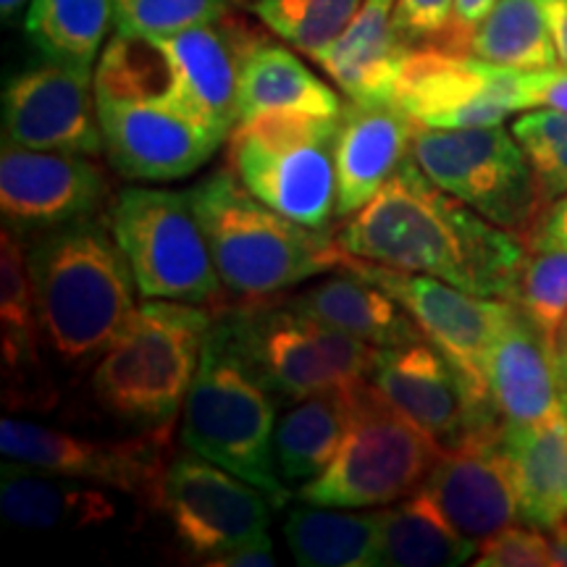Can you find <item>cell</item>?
I'll use <instances>...</instances> for the list:
<instances>
[{"instance_id": "1", "label": "cell", "mask_w": 567, "mask_h": 567, "mask_svg": "<svg viewBox=\"0 0 567 567\" xmlns=\"http://www.w3.org/2000/svg\"><path fill=\"white\" fill-rule=\"evenodd\" d=\"M337 243L352 258L436 276L481 297L515 300L528 258L520 234L496 226L431 182L408 158L358 213Z\"/></svg>"}, {"instance_id": "2", "label": "cell", "mask_w": 567, "mask_h": 567, "mask_svg": "<svg viewBox=\"0 0 567 567\" xmlns=\"http://www.w3.org/2000/svg\"><path fill=\"white\" fill-rule=\"evenodd\" d=\"M27 258L42 350L61 365L101 358L137 308V281L109 218L34 234Z\"/></svg>"}, {"instance_id": "3", "label": "cell", "mask_w": 567, "mask_h": 567, "mask_svg": "<svg viewBox=\"0 0 567 567\" xmlns=\"http://www.w3.org/2000/svg\"><path fill=\"white\" fill-rule=\"evenodd\" d=\"M281 400L247 354L231 318H213L182 408V444L258 486L274 507L289 502L274 457Z\"/></svg>"}, {"instance_id": "4", "label": "cell", "mask_w": 567, "mask_h": 567, "mask_svg": "<svg viewBox=\"0 0 567 567\" xmlns=\"http://www.w3.org/2000/svg\"><path fill=\"white\" fill-rule=\"evenodd\" d=\"M224 289L247 302L339 271L347 252L326 229H310L250 195L229 166L187 189Z\"/></svg>"}, {"instance_id": "5", "label": "cell", "mask_w": 567, "mask_h": 567, "mask_svg": "<svg viewBox=\"0 0 567 567\" xmlns=\"http://www.w3.org/2000/svg\"><path fill=\"white\" fill-rule=\"evenodd\" d=\"M213 316L195 302L147 300L105 347L92 371V394L126 423H172L200 368Z\"/></svg>"}, {"instance_id": "6", "label": "cell", "mask_w": 567, "mask_h": 567, "mask_svg": "<svg viewBox=\"0 0 567 567\" xmlns=\"http://www.w3.org/2000/svg\"><path fill=\"white\" fill-rule=\"evenodd\" d=\"M339 116L268 111L243 118L226 137V166L281 216L326 229L337 218Z\"/></svg>"}, {"instance_id": "7", "label": "cell", "mask_w": 567, "mask_h": 567, "mask_svg": "<svg viewBox=\"0 0 567 567\" xmlns=\"http://www.w3.org/2000/svg\"><path fill=\"white\" fill-rule=\"evenodd\" d=\"M442 452L365 381L342 446L321 476L297 486V499L350 509L394 505L425 484Z\"/></svg>"}, {"instance_id": "8", "label": "cell", "mask_w": 567, "mask_h": 567, "mask_svg": "<svg viewBox=\"0 0 567 567\" xmlns=\"http://www.w3.org/2000/svg\"><path fill=\"white\" fill-rule=\"evenodd\" d=\"M109 221L145 300H218L224 281L189 193L126 187L113 197Z\"/></svg>"}, {"instance_id": "9", "label": "cell", "mask_w": 567, "mask_h": 567, "mask_svg": "<svg viewBox=\"0 0 567 567\" xmlns=\"http://www.w3.org/2000/svg\"><path fill=\"white\" fill-rule=\"evenodd\" d=\"M247 354L281 402L358 389L379 365L381 347L339 331L287 302H260L231 313Z\"/></svg>"}, {"instance_id": "10", "label": "cell", "mask_w": 567, "mask_h": 567, "mask_svg": "<svg viewBox=\"0 0 567 567\" xmlns=\"http://www.w3.org/2000/svg\"><path fill=\"white\" fill-rule=\"evenodd\" d=\"M413 158L431 182L523 239L547 210L526 153L502 124L473 130L417 126Z\"/></svg>"}, {"instance_id": "11", "label": "cell", "mask_w": 567, "mask_h": 567, "mask_svg": "<svg viewBox=\"0 0 567 567\" xmlns=\"http://www.w3.org/2000/svg\"><path fill=\"white\" fill-rule=\"evenodd\" d=\"M153 507L168 517L182 549L203 565L268 538L276 509L258 486L193 450L179 452L166 465Z\"/></svg>"}, {"instance_id": "12", "label": "cell", "mask_w": 567, "mask_h": 567, "mask_svg": "<svg viewBox=\"0 0 567 567\" xmlns=\"http://www.w3.org/2000/svg\"><path fill=\"white\" fill-rule=\"evenodd\" d=\"M172 425L174 421L153 425L140 436L95 442L34 421L3 417L0 452L6 460H17L40 471L118 488L153 507L163 471L174 457Z\"/></svg>"}, {"instance_id": "13", "label": "cell", "mask_w": 567, "mask_h": 567, "mask_svg": "<svg viewBox=\"0 0 567 567\" xmlns=\"http://www.w3.org/2000/svg\"><path fill=\"white\" fill-rule=\"evenodd\" d=\"M523 74L526 71L436 45L413 48L402 66L394 103L429 130L496 126L509 113L526 111Z\"/></svg>"}, {"instance_id": "14", "label": "cell", "mask_w": 567, "mask_h": 567, "mask_svg": "<svg viewBox=\"0 0 567 567\" xmlns=\"http://www.w3.org/2000/svg\"><path fill=\"white\" fill-rule=\"evenodd\" d=\"M339 271H352L386 289L421 326L423 337L446 354L452 365L488 396L486 363L492 347L513 316L515 302L499 297H481L452 287L436 276L400 271L347 255ZM492 400V396H488ZM494 405V402H492Z\"/></svg>"}, {"instance_id": "15", "label": "cell", "mask_w": 567, "mask_h": 567, "mask_svg": "<svg viewBox=\"0 0 567 567\" xmlns=\"http://www.w3.org/2000/svg\"><path fill=\"white\" fill-rule=\"evenodd\" d=\"M371 384L442 450L502 431L492 400L478 392L429 339L381 350Z\"/></svg>"}, {"instance_id": "16", "label": "cell", "mask_w": 567, "mask_h": 567, "mask_svg": "<svg viewBox=\"0 0 567 567\" xmlns=\"http://www.w3.org/2000/svg\"><path fill=\"white\" fill-rule=\"evenodd\" d=\"M105 158L130 182H174L193 176L226 140L168 97L97 101Z\"/></svg>"}, {"instance_id": "17", "label": "cell", "mask_w": 567, "mask_h": 567, "mask_svg": "<svg viewBox=\"0 0 567 567\" xmlns=\"http://www.w3.org/2000/svg\"><path fill=\"white\" fill-rule=\"evenodd\" d=\"M3 140L30 151L105 153L95 71L45 59L6 84Z\"/></svg>"}, {"instance_id": "18", "label": "cell", "mask_w": 567, "mask_h": 567, "mask_svg": "<svg viewBox=\"0 0 567 567\" xmlns=\"http://www.w3.org/2000/svg\"><path fill=\"white\" fill-rule=\"evenodd\" d=\"M111 184L92 155L30 151L3 140L0 210L13 231L42 234L101 213Z\"/></svg>"}, {"instance_id": "19", "label": "cell", "mask_w": 567, "mask_h": 567, "mask_svg": "<svg viewBox=\"0 0 567 567\" xmlns=\"http://www.w3.org/2000/svg\"><path fill=\"white\" fill-rule=\"evenodd\" d=\"M255 38L237 13L155 38L172 61L174 103L224 137L239 122V84Z\"/></svg>"}, {"instance_id": "20", "label": "cell", "mask_w": 567, "mask_h": 567, "mask_svg": "<svg viewBox=\"0 0 567 567\" xmlns=\"http://www.w3.org/2000/svg\"><path fill=\"white\" fill-rule=\"evenodd\" d=\"M446 520L473 542H486L520 517L502 431L444 450L421 486Z\"/></svg>"}, {"instance_id": "21", "label": "cell", "mask_w": 567, "mask_h": 567, "mask_svg": "<svg viewBox=\"0 0 567 567\" xmlns=\"http://www.w3.org/2000/svg\"><path fill=\"white\" fill-rule=\"evenodd\" d=\"M486 384L505 425H538L567 413L557 347L517 305L488 354Z\"/></svg>"}, {"instance_id": "22", "label": "cell", "mask_w": 567, "mask_h": 567, "mask_svg": "<svg viewBox=\"0 0 567 567\" xmlns=\"http://www.w3.org/2000/svg\"><path fill=\"white\" fill-rule=\"evenodd\" d=\"M417 124L396 103H347L337 137V218L358 213L413 151Z\"/></svg>"}, {"instance_id": "23", "label": "cell", "mask_w": 567, "mask_h": 567, "mask_svg": "<svg viewBox=\"0 0 567 567\" xmlns=\"http://www.w3.org/2000/svg\"><path fill=\"white\" fill-rule=\"evenodd\" d=\"M0 347L3 400L11 410L48 405L51 384L42 365V334L27 258L24 234L3 226L0 234Z\"/></svg>"}, {"instance_id": "24", "label": "cell", "mask_w": 567, "mask_h": 567, "mask_svg": "<svg viewBox=\"0 0 567 567\" xmlns=\"http://www.w3.org/2000/svg\"><path fill=\"white\" fill-rule=\"evenodd\" d=\"M396 0H363L344 32L313 55L352 103H394L402 66L413 48L394 30Z\"/></svg>"}, {"instance_id": "25", "label": "cell", "mask_w": 567, "mask_h": 567, "mask_svg": "<svg viewBox=\"0 0 567 567\" xmlns=\"http://www.w3.org/2000/svg\"><path fill=\"white\" fill-rule=\"evenodd\" d=\"M0 513L11 526L24 530H82L113 520L116 505L87 481L11 460L0 476Z\"/></svg>"}, {"instance_id": "26", "label": "cell", "mask_w": 567, "mask_h": 567, "mask_svg": "<svg viewBox=\"0 0 567 567\" xmlns=\"http://www.w3.org/2000/svg\"><path fill=\"white\" fill-rule=\"evenodd\" d=\"M287 305L381 350L425 339L415 318L386 289L352 271L326 276Z\"/></svg>"}, {"instance_id": "27", "label": "cell", "mask_w": 567, "mask_h": 567, "mask_svg": "<svg viewBox=\"0 0 567 567\" xmlns=\"http://www.w3.org/2000/svg\"><path fill=\"white\" fill-rule=\"evenodd\" d=\"M517 507L526 526L551 530L567 520V413L538 425L502 423Z\"/></svg>"}, {"instance_id": "28", "label": "cell", "mask_w": 567, "mask_h": 567, "mask_svg": "<svg viewBox=\"0 0 567 567\" xmlns=\"http://www.w3.org/2000/svg\"><path fill=\"white\" fill-rule=\"evenodd\" d=\"M342 97L313 74L300 55L281 42L255 38L247 51L239 84V122L268 111H302L316 116H339ZM237 122V124H239Z\"/></svg>"}, {"instance_id": "29", "label": "cell", "mask_w": 567, "mask_h": 567, "mask_svg": "<svg viewBox=\"0 0 567 567\" xmlns=\"http://www.w3.org/2000/svg\"><path fill=\"white\" fill-rule=\"evenodd\" d=\"M358 389L289 402L274 431V457L284 484L302 486L329 467L350 429Z\"/></svg>"}, {"instance_id": "30", "label": "cell", "mask_w": 567, "mask_h": 567, "mask_svg": "<svg viewBox=\"0 0 567 567\" xmlns=\"http://www.w3.org/2000/svg\"><path fill=\"white\" fill-rule=\"evenodd\" d=\"M379 563L384 567H455L478 555L481 544L452 526L423 488L379 509Z\"/></svg>"}, {"instance_id": "31", "label": "cell", "mask_w": 567, "mask_h": 567, "mask_svg": "<svg viewBox=\"0 0 567 567\" xmlns=\"http://www.w3.org/2000/svg\"><path fill=\"white\" fill-rule=\"evenodd\" d=\"M284 538L302 567H375L381 517L350 507L300 505L284 520Z\"/></svg>"}, {"instance_id": "32", "label": "cell", "mask_w": 567, "mask_h": 567, "mask_svg": "<svg viewBox=\"0 0 567 567\" xmlns=\"http://www.w3.org/2000/svg\"><path fill=\"white\" fill-rule=\"evenodd\" d=\"M463 53L515 71H542L559 63L544 0H496Z\"/></svg>"}, {"instance_id": "33", "label": "cell", "mask_w": 567, "mask_h": 567, "mask_svg": "<svg viewBox=\"0 0 567 567\" xmlns=\"http://www.w3.org/2000/svg\"><path fill=\"white\" fill-rule=\"evenodd\" d=\"M116 21V0H32L27 34L45 59L95 71Z\"/></svg>"}, {"instance_id": "34", "label": "cell", "mask_w": 567, "mask_h": 567, "mask_svg": "<svg viewBox=\"0 0 567 567\" xmlns=\"http://www.w3.org/2000/svg\"><path fill=\"white\" fill-rule=\"evenodd\" d=\"M360 6L363 0H250L255 17L276 38L310 59L344 32Z\"/></svg>"}, {"instance_id": "35", "label": "cell", "mask_w": 567, "mask_h": 567, "mask_svg": "<svg viewBox=\"0 0 567 567\" xmlns=\"http://www.w3.org/2000/svg\"><path fill=\"white\" fill-rule=\"evenodd\" d=\"M513 137L523 147L544 205L567 195V113L530 109L515 118Z\"/></svg>"}, {"instance_id": "36", "label": "cell", "mask_w": 567, "mask_h": 567, "mask_svg": "<svg viewBox=\"0 0 567 567\" xmlns=\"http://www.w3.org/2000/svg\"><path fill=\"white\" fill-rule=\"evenodd\" d=\"M513 302L555 342L567 321V247L528 250Z\"/></svg>"}, {"instance_id": "37", "label": "cell", "mask_w": 567, "mask_h": 567, "mask_svg": "<svg viewBox=\"0 0 567 567\" xmlns=\"http://www.w3.org/2000/svg\"><path fill=\"white\" fill-rule=\"evenodd\" d=\"M243 3L245 0H116V24L124 32L158 38L231 17Z\"/></svg>"}, {"instance_id": "38", "label": "cell", "mask_w": 567, "mask_h": 567, "mask_svg": "<svg viewBox=\"0 0 567 567\" xmlns=\"http://www.w3.org/2000/svg\"><path fill=\"white\" fill-rule=\"evenodd\" d=\"M478 567H551L555 551L551 538L542 528L509 526L499 534L481 542L476 555Z\"/></svg>"}, {"instance_id": "39", "label": "cell", "mask_w": 567, "mask_h": 567, "mask_svg": "<svg viewBox=\"0 0 567 567\" xmlns=\"http://www.w3.org/2000/svg\"><path fill=\"white\" fill-rule=\"evenodd\" d=\"M455 19V0H396L394 30L410 48L439 45Z\"/></svg>"}, {"instance_id": "40", "label": "cell", "mask_w": 567, "mask_h": 567, "mask_svg": "<svg viewBox=\"0 0 567 567\" xmlns=\"http://www.w3.org/2000/svg\"><path fill=\"white\" fill-rule=\"evenodd\" d=\"M523 90H526V111L557 109L567 113V66L526 71Z\"/></svg>"}, {"instance_id": "41", "label": "cell", "mask_w": 567, "mask_h": 567, "mask_svg": "<svg viewBox=\"0 0 567 567\" xmlns=\"http://www.w3.org/2000/svg\"><path fill=\"white\" fill-rule=\"evenodd\" d=\"M494 6L496 0H455V19H452L450 32L444 34V40L436 48L463 53L467 38L476 32V27L492 13Z\"/></svg>"}, {"instance_id": "42", "label": "cell", "mask_w": 567, "mask_h": 567, "mask_svg": "<svg viewBox=\"0 0 567 567\" xmlns=\"http://www.w3.org/2000/svg\"><path fill=\"white\" fill-rule=\"evenodd\" d=\"M528 250L534 247H567V195L559 197L538 216V221L526 237Z\"/></svg>"}, {"instance_id": "43", "label": "cell", "mask_w": 567, "mask_h": 567, "mask_svg": "<svg viewBox=\"0 0 567 567\" xmlns=\"http://www.w3.org/2000/svg\"><path fill=\"white\" fill-rule=\"evenodd\" d=\"M205 565L208 567H271V565H276L274 544H271V538H264V542H255V544H245V547H237V549L224 551V555L208 559Z\"/></svg>"}, {"instance_id": "44", "label": "cell", "mask_w": 567, "mask_h": 567, "mask_svg": "<svg viewBox=\"0 0 567 567\" xmlns=\"http://www.w3.org/2000/svg\"><path fill=\"white\" fill-rule=\"evenodd\" d=\"M544 11H547L557 59L563 66H567V0H544Z\"/></svg>"}, {"instance_id": "45", "label": "cell", "mask_w": 567, "mask_h": 567, "mask_svg": "<svg viewBox=\"0 0 567 567\" xmlns=\"http://www.w3.org/2000/svg\"><path fill=\"white\" fill-rule=\"evenodd\" d=\"M549 538H551V551H555V563L567 565V520L551 528Z\"/></svg>"}, {"instance_id": "46", "label": "cell", "mask_w": 567, "mask_h": 567, "mask_svg": "<svg viewBox=\"0 0 567 567\" xmlns=\"http://www.w3.org/2000/svg\"><path fill=\"white\" fill-rule=\"evenodd\" d=\"M555 347H557L559 373H563V381H565V389H567V321L563 323V329H559V334L555 339Z\"/></svg>"}, {"instance_id": "47", "label": "cell", "mask_w": 567, "mask_h": 567, "mask_svg": "<svg viewBox=\"0 0 567 567\" xmlns=\"http://www.w3.org/2000/svg\"><path fill=\"white\" fill-rule=\"evenodd\" d=\"M27 6H30V0H0V13H3L6 24H9V21H17L21 13H24Z\"/></svg>"}]
</instances>
